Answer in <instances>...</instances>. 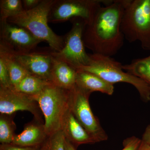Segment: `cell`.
<instances>
[{"instance_id": "3957f363", "label": "cell", "mask_w": 150, "mask_h": 150, "mask_svg": "<svg viewBox=\"0 0 150 150\" xmlns=\"http://www.w3.org/2000/svg\"><path fill=\"white\" fill-rule=\"evenodd\" d=\"M89 55V64L77 71L92 73L113 85L118 83L130 84L137 89L143 101L146 103L150 101V87L145 81L124 71L121 63L111 57L96 54Z\"/></svg>"}, {"instance_id": "603a6c76", "label": "cell", "mask_w": 150, "mask_h": 150, "mask_svg": "<svg viewBox=\"0 0 150 150\" xmlns=\"http://www.w3.org/2000/svg\"><path fill=\"white\" fill-rule=\"evenodd\" d=\"M142 142V139L133 136L123 141V148L122 150H138Z\"/></svg>"}, {"instance_id": "277c9868", "label": "cell", "mask_w": 150, "mask_h": 150, "mask_svg": "<svg viewBox=\"0 0 150 150\" xmlns=\"http://www.w3.org/2000/svg\"><path fill=\"white\" fill-rule=\"evenodd\" d=\"M124 38L150 51V0H126L121 25Z\"/></svg>"}, {"instance_id": "8992f818", "label": "cell", "mask_w": 150, "mask_h": 150, "mask_svg": "<svg viewBox=\"0 0 150 150\" xmlns=\"http://www.w3.org/2000/svg\"><path fill=\"white\" fill-rule=\"evenodd\" d=\"M112 0H56L48 17V22L60 23L75 19L90 22L97 10Z\"/></svg>"}, {"instance_id": "ffe728a7", "label": "cell", "mask_w": 150, "mask_h": 150, "mask_svg": "<svg viewBox=\"0 0 150 150\" xmlns=\"http://www.w3.org/2000/svg\"><path fill=\"white\" fill-rule=\"evenodd\" d=\"M24 10L21 0H1L0 19L1 23L6 22L8 18Z\"/></svg>"}, {"instance_id": "ba28073f", "label": "cell", "mask_w": 150, "mask_h": 150, "mask_svg": "<svg viewBox=\"0 0 150 150\" xmlns=\"http://www.w3.org/2000/svg\"><path fill=\"white\" fill-rule=\"evenodd\" d=\"M91 94L76 86L70 91L69 107L79 123L98 143L107 140L108 136L92 111L89 102Z\"/></svg>"}, {"instance_id": "44dd1931", "label": "cell", "mask_w": 150, "mask_h": 150, "mask_svg": "<svg viewBox=\"0 0 150 150\" xmlns=\"http://www.w3.org/2000/svg\"><path fill=\"white\" fill-rule=\"evenodd\" d=\"M66 138L61 130L49 136L40 147V150H66Z\"/></svg>"}, {"instance_id": "52a82bcc", "label": "cell", "mask_w": 150, "mask_h": 150, "mask_svg": "<svg viewBox=\"0 0 150 150\" xmlns=\"http://www.w3.org/2000/svg\"><path fill=\"white\" fill-rule=\"evenodd\" d=\"M71 22L72 26L64 36V48L59 52L51 50V54L54 58L77 71L89 64L90 56L86 52L83 39L85 22L80 18L75 19Z\"/></svg>"}, {"instance_id": "7a4b0ae2", "label": "cell", "mask_w": 150, "mask_h": 150, "mask_svg": "<svg viewBox=\"0 0 150 150\" xmlns=\"http://www.w3.org/2000/svg\"><path fill=\"white\" fill-rule=\"evenodd\" d=\"M56 0H42L37 7L23 10L7 21L28 30L35 37L48 43L52 51L59 52L64 48V36L57 35L48 25V17Z\"/></svg>"}, {"instance_id": "7c38bea8", "label": "cell", "mask_w": 150, "mask_h": 150, "mask_svg": "<svg viewBox=\"0 0 150 150\" xmlns=\"http://www.w3.org/2000/svg\"><path fill=\"white\" fill-rule=\"evenodd\" d=\"M61 130L64 133L66 139L77 148L81 145L96 143L94 139L77 120L69 107L62 118Z\"/></svg>"}, {"instance_id": "9a60e30c", "label": "cell", "mask_w": 150, "mask_h": 150, "mask_svg": "<svg viewBox=\"0 0 150 150\" xmlns=\"http://www.w3.org/2000/svg\"><path fill=\"white\" fill-rule=\"evenodd\" d=\"M76 86L91 94L98 91L111 96L114 93V85L109 83L95 74L92 73L77 71Z\"/></svg>"}, {"instance_id": "ac0fdd59", "label": "cell", "mask_w": 150, "mask_h": 150, "mask_svg": "<svg viewBox=\"0 0 150 150\" xmlns=\"http://www.w3.org/2000/svg\"><path fill=\"white\" fill-rule=\"evenodd\" d=\"M52 83L35 76L29 75L25 77L14 88L17 91L30 96L40 93L46 87Z\"/></svg>"}, {"instance_id": "2e32d148", "label": "cell", "mask_w": 150, "mask_h": 150, "mask_svg": "<svg viewBox=\"0 0 150 150\" xmlns=\"http://www.w3.org/2000/svg\"><path fill=\"white\" fill-rule=\"evenodd\" d=\"M0 57L5 63L9 75L11 85L15 87L29 73L17 62L9 51L0 46Z\"/></svg>"}, {"instance_id": "6da1fadb", "label": "cell", "mask_w": 150, "mask_h": 150, "mask_svg": "<svg viewBox=\"0 0 150 150\" xmlns=\"http://www.w3.org/2000/svg\"><path fill=\"white\" fill-rule=\"evenodd\" d=\"M126 3V0H112L99 7L90 22L85 25L84 44L93 54L112 57L123 47L121 25Z\"/></svg>"}, {"instance_id": "d6986e66", "label": "cell", "mask_w": 150, "mask_h": 150, "mask_svg": "<svg viewBox=\"0 0 150 150\" xmlns=\"http://www.w3.org/2000/svg\"><path fill=\"white\" fill-rule=\"evenodd\" d=\"M15 115L16 113L0 114V142L2 144L12 143L16 129L14 121Z\"/></svg>"}, {"instance_id": "8fae6325", "label": "cell", "mask_w": 150, "mask_h": 150, "mask_svg": "<svg viewBox=\"0 0 150 150\" xmlns=\"http://www.w3.org/2000/svg\"><path fill=\"white\" fill-rule=\"evenodd\" d=\"M8 51L30 74L51 83L53 57L51 51L16 53Z\"/></svg>"}, {"instance_id": "83f0119b", "label": "cell", "mask_w": 150, "mask_h": 150, "mask_svg": "<svg viewBox=\"0 0 150 150\" xmlns=\"http://www.w3.org/2000/svg\"><path fill=\"white\" fill-rule=\"evenodd\" d=\"M138 150H150V145L142 141Z\"/></svg>"}, {"instance_id": "d4e9b609", "label": "cell", "mask_w": 150, "mask_h": 150, "mask_svg": "<svg viewBox=\"0 0 150 150\" xmlns=\"http://www.w3.org/2000/svg\"><path fill=\"white\" fill-rule=\"evenodd\" d=\"M42 0H23L22 1L24 10H30L37 7Z\"/></svg>"}, {"instance_id": "5bb4252c", "label": "cell", "mask_w": 150, "mask_h": 150, "mask_svg": "<svg viewBox=\"0 0 150 150\" xmlns=\"http://www.w3.org/2000/svg\"><path fill=\"white\" fill-rule=\"evenodd\" d=\"M77 74L72 67L53 57L51 83L54 85L67 90L73 89L76 86Z\"/></svg>"}, {"instance_id": "7402d4cb", "label": "cell", "mask_w": 150, "mask_h": 150, "mask_svg": "<svg viewBox=\"0 0 150 150\" xmlns=\"http://www.w3.org/2000/svg\"><path fill=\"white\" fill-rule=\"evenodd\" d=\"M0 87H13L11 85L8 70L4 59L0 57Z\"/></svg>"}, {"instance_id": "9c48e42d", "label": "cell", "mask_w": 150, "mask_h": 150, "mask_svg": "<svg viewBox=\"0 0 150 150\" xmlns=\"http://www.w3.org/2000/svg\"><path fill=\"white\" fill-rule=\"evenodd\" d=\"M0 35V46L14 53H30L42 42L28 30L7 21L1 23Z\"/></svg>"}, {"instance_id": "5b68a950", "label": "cell", "mask_w": 150, "mask_h": 150, "mask_svg": "<svg viewBox=\"0 0 150 150\" xmlns=\"http://www.w3.org/2000/svg\"><path fill=\"white\" fill-rule=\"evenodd\" d=\"M70 91L51 83L31 96L38 103L43 113L48 137L61 130L62 118L69 107Z\"/></svg>"}, {"instance_id": "e0dca14e", "label": "cell", "mask_w": 150, "mask_h": 150, "mask_svg": "<svg viewBox=\"0 0 150 150\" xmlns=\"http://www.w3.org/2000/svg\"><path fill=\"white\" fill-rule=\"evenodd\" d=\"M122 68L127 72L143 80L150 87V56L134 59L130 64L122 65Z\"/></svg>"}, {"instance_id": "cb8c5ba5", "label": "cell", "mask_w": 150, "mask_h": 150, "mask_svg": "<svg viewBox=\"0 0 150 150\" xmlns=\"http://www.w3.org/2000/svg\"><path fill=\"white\" fill-rule=\"evenodd\" d=\"M40 147L20 146L12 144H1L0 145V150H40Z\"/></svg>"}, {"instance_id": "4316f807", "label": "cell", "mask_w": 150, "mask_h": 150, "mask_svg": "<svg viewBox=\"0 0 150 150\" xmlns=\"http://www.w3.org/2000/svg\"><path fill=\"white\" fill-rule=\"evenodd\" d=\"M65 148L66 150H76L77 149L76 147L66 139L65 142Z\"/></svg>"}, {"instance_id": "4fadbf2b", "label": "cell", "mask_w": 150, "mask_h": 150, "mask_svg": "<svg viewBox=\"0 0 150 150\" xmlns=\"http://www.w3.org/2000/svg\"><path fill=\"white\" fill-rule=\"evenodd\" d=\"M44 123L34 118L25 124L20 134H16L12 144L24 147H41L48 138Z\"/></svg>"}, {"instance_id": "484cf974", "label": "cell", "mask_w": 150, "mask_h": 150, "mask_svg": "<svg viewBox=\"0 0 150 150\" xmlns=\"http://www.w3.org/2000/svg\"><path fill=\"white\" fill-rule=\"evenodd\" d=\"M142 141L150 145V124L147 126L142 136Z\"/></svg>"}, {"instance_id": "30bf717a", "label": "cell", "mask_w": 150, "mask_h": 150, "mask_svg": "<svg viewBox=\"0 0 150 150\" xmlns=\"http://www.w3.org/2000/svg\"><path fill=\"white\" fill-rule=\"evenodd\" d=\"M20 110L30 112L34 118L44 123L39 104L32 97L17 91L13 87H0V113L10 115Z\"/></svg>"}]
</instances>
